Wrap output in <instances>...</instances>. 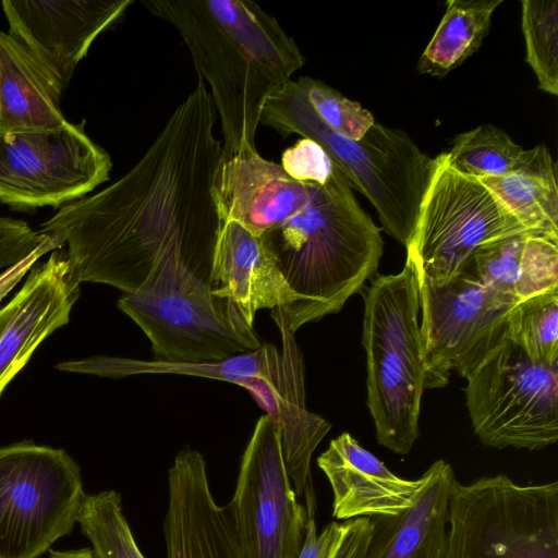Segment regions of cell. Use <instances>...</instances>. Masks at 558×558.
I'll return each mask as SVG.
<instances>
[{"label": "cell", "instance_id": "cell-6", "mask_svg": "<svg viewBox=\"0 0 558 558\" xmlns=\"http://www.w3.org/2000/svg\"><path fill=\"white\" fill-rule=\"evenodd\" d=\"M420 287L405 260L396 275L378 276L364 298L367 407L379 445L407 454L420 436L426 367L420 335Z\"/></svg>", "mask_w": 558, "mask_h": 558}, {"label": "cell", "instance_id": "cell-16", "mask_svg": "<svg viewBox=\"0 0 558 558\" xmlns=\"http://www.w3.org/2000/svg\"><path fill=\"white\" fill-rule=\"evenodd\" d=\"M162 531L167 558H243L227 507L210 489L205 458L189 447L168 471Z\"/></svg>", "mask_w": 558, "mask_h": 558}, {"label": "cell", "instance_id": "cell-32", "mask_svg": "<svg viewBox=\"0 0 558 558\" xmlns=\"http://www.w3.org/2000/svg\"><path fill=\"white\" fill-rule=\"evenodd\" d=\"M280 165L288 174L303 182H322L336 167L323 147L308 138H302L286 149Z\"/></svg>", "mask_w": 558, "mask_h": 558}, {"label": "cell", "instance_id": "cell-22", "mask_svg": "<svg viewBox=\"0 0 558 558\" xmlns=\"http://www.w3.org/2000/svg\"><path fill=\"white\" fill-rule=\"evenodd\" d=\"M460 272L519 303L558 288V236L529 232L494 241Z\"/></svg>", "mask_w": 558, "mask_h": 558}, {"label": "cell", "instance_id": "cell-27", "mask_svg": "<svg viewBox=\"0 0 558 558\" xmlns=\"http://www.w3.org/2000/svg\"><path fill=\"white\" fill-rule=\"evenodd\" d=\"M524 150L502 130L482 124L460 133L447 153L449 165L457 171L475 177H500L517 170Z\"/></svg>", "mask_w": 558, "mask_h": 558}, {"label": "cell", "instance_id": "cell-9", "mask_svg": "<svg viewBox=\"0 0 558 558\" xmlns=\"http://www.w3.org/2000/svg\"><path fill=\"white\" fill-rule=\"evenodd\" d=\"M85 495L63 449L28 441L0 448V558H38L72 532Z\"/></svg>", "mask_w": 558, "mask_h": 558}, {"label": "cell", "instance_id": "cell-23", "mask_svg": "<svg viewBox=\"0 0 558 558\" xmlns=\"http://www.w3.org/2000/svg\"><path fill=\"white\" fill-rule=\"evenodd\" d=\"M59 90L25 48L0 32V134L57 129L69 121Z\"/></svg>", "mask_w": 558, "mask_h": 558}, {"label": "cell", "instance_id": "cell-2", "mask_svg": "<svg viewBox=\"0 0 558 558\" xmlns=\"http://www.w3.org/2000/svg\"><path fill=\"white\" fill-rule=\"evenodd\" d=\"M184 40L219 116L223 156L257 151L267 99L305 58L278 21L250 0H142Z\"/></svg>", "mask_w": 558, "mask_h": 558}, {"label": "cell", "instance_id": "cell-33", "mask_svg": "<svg viewBox=\"0 0 558 558\" xmlns=\"http://www.w3.org/2000/svg\"><path fill=\"white\" fill-rule=\"evenodd\" d=\"M46 236L23 220L0 217V270L26 257Z\"/></svg>", "mask_w": 558, "mask_h": 558}, {"label": "cell", "instance_id": "cell-31", "mask_svg": "<svg viewBox=\"0 0 558 558\" xmlns=\"http://www.w3.org/2000/svg\"><path fill=\"white\" fill-rule=\"evenodd\" d=\"M318 118L335 133L361 140L375 123L373 114L359 102L308 76L299 77Z\"/></svg>", "mask_w": 558, "mask_h": 558}, {"label": "cell", "instance_id": "cell-10", "mask_svg": "<svg viewBox=\"0 0 558 558\" xmlns=\"http://www.w3.org/2000/svg\"><path fill=\"white\" fill-rule=\"evenodd\" d=\"M466 380L472 427L485 446L541 450L558 440V363H536L507 339Z\"/></svg>", "mask_w": 558, "mask_h": 558}, {"label": "cell", "instance_id": "cell-18", "mask_svg": "<svg viewBox=\"0 0 558 558\" xmlns=\"http://www.w3.org/2000/svg\"><path fill=\"white\" fill-rule=\"evenodd\" d=\"M209 270L213 294L250 326L259 310H276L287 319L300 302L260 236L236 221L221 223Z\"/></svg>", "mask_w": 558, "mask_h": 558}, {"label": "cell", "instance_id": "cell-15", "mask_svg": "<svg viewBox=\"0 0 558 558\" xmlns=\"http://www.w3.org/2000/svg\"><path fill=\"white\" fill-rule=\"evenodd\" d=\"M80 284L62 247L34 266L22 289L0 310V395L35 349L69 323Z\"/></svg>", "mask_w": 558, "mask_h": 558}, {"label": "cell", "instance_id": "cell-24", "mask_svg": "<svg viewBox=\"0 0 558 558\" xmlns=\"http://www.w3.org/2000/svg\"><path fill=\"white\" fill-rule=\"evenodd\" d=\"M281 354L272 344L217 362L180 363L161 360L143 361L126 357L93 356L63 362L57 368L64 372L124 377L140 374H175L232 383L244 388L248 383L271 377L279 368Z\"/></svg>", "mask_w": 558, "mask_h": 558}, {"label": "cell", "instance_id": "cell-21", "mask_svg": "<svg viewBox=\"0 0 558 558\" xmlns=\"http://www.w3.org/2000/svg\"><path fill=\"white\" fill-rule=\"evenodd\" d=\"M422 476L424 482L413 506L395 517L372 519L374 527L365 558H445L454 471L439 459Z\"/></svg>", "mask_w": 558, "mask_h": 558}, {"label": "cell", "instance_id": "cell-34", "mask_svg": "<svg viewBox=\"0 0 558 558\" xmlns=\"http://www.w3.org/2000/svg\"><path fill=\"white\" fill-rule=\"evenodd\" d=\"M373 527L368 517L345 520L329 558H365Z\"/></svg>", "mask_w": 558, "mask_h": 558}, {"label": "cell", "instance_id": "cell-35", "mask_svg": "<svg viewBox=\"0 0 558 558\" xmlns=\"http://www.w3.org/2000/svg\"><path fill=\"white\" fill-rule=\"evenodd\" d=\"M306 532L296 558H329L341 532V523L330 522L317 534L315 513H306Z\"/></svg>", "mask_w": 558, "mask_h": 558}, {"label": "cell", "instance_id": "cell-20", "mask_svg": "<svg viewBox=\"0 0 558 558\" xmlns=\"http://www.w3.org/2000/svg\"><path fill=\"white\" fill-rule=\"evenodd\" d=\"M317 464L332 490V515L344 521L398 515L413 506L424 482L397 476L349 433L332 439Z\"/></svg>", "mask_w": 558, "mask_h": 558}, {"label": "cell", "instance_id": "cell-13", "mask_svg": "<svg viewBox=\"0 0 558 558\" xmlns=\"http://www.w3.org/2000/svg\"><path fill=\"white\" fill-rule=\"evenodd\" d=\"M243 558H296L306 509L287 474L277 423L262 415L242 456L233 497L226 506Z\"/></svg>", "mask_w": 558, "mask_h": 558}, {"label": "cell", "instance_id": "cell-3", "mask_svg": "<svg viewBox=\"0 0 558 558\" xmlns=\"http://www.w3.org/2000/svg\"><path fill=\"white\" fill-rule=\"evenodd\" d=\"M307 205L280 227L260 235L300 302L283 319L294 335L303 325L339 312L376 272L384 251L380 229L356 201L336 166L322 182H311Z\"/></svg>", "mask_w": 558, "mask_h": 558}, {"label": "cell", "instance_id": "cell-14", "mask_svg": "<svg viewBox=\"0 0 558 558\" xmlns=\"http://www.w3.org/2000/svg\"><path fill=\"white\" fill-rule=\"evenodd\" d=\"M133 0H4L9 34L63 93L95 39Z\"/></svg>", "mask_w": 558, "mask_h": 558}, {"label": "cell", "instance_id": "cell-7", "mask_svg": "<svg viewBox=\"0 0 558 558\" xmlns=\"http://www.w3.org/2000/svg\"><path fill=\"white\" fill-rule=\"evenodd\" d=\"M445 558H558L557 481L521 485L504 474L457 481Z\"/></svg>", "mask_w": 558, "mask_h": 558}, {"label": "cell", "instance_id": "cell-17", "mask_svg": "<svg viewBox=\"0 0 558 558\" xmlns=\"http://www.w3.org/2000/svg\"><path fill=\"white\" fill-rule=\"evenodd\" d=\"M312 183L292 178L258 151L222 156L214 179V198L221 223L236 221L260 236L302 210Z\"/></svg>", "mask_w": 558, "mask_h": 558}, {"label": "cell", "instance_id": "cell-30", "mask_svg": "<svg viewBox=\"0 0 558 558\" xmlns=\"http://www.w3.org/2000/svg\"><path fill=\"white\" fill-rule=\"evenodd\" d=\"M521 27L525 61L538 88L558 95V0H522Z\"/></svg>", "mask_w": 558, "mask_h": 558}, {"label": "cell", "instance_id": "cell-4", "mask_svg": "<svg viewBox=\"0 0 558 558\" xmlns=\"http://www.w3.org/2000/svg\"><path fill=\"white\" fill-rule=\"evenodd\" d=\"M260 123L284 137L299 134L320 145L352 189L371 202L384 230L408 246L437 156L421 150L404 131L376 122L357 141L335 133L312 108L299 78L267 99Z\"/></svg>", "mask_w": 558, "mask_h": 558}, {"label": "cell", "instance_id": "cell-1", "mask_svg": "<svg viewBox=\"0 0 558 558\" xmlns=\"http://www.w3.org/2000/svg\"><path fill=\"white\" fill-rule=\"evenodd\" d=\"M206 85L174 109L141 159L100 192L61 207L40 232L58 236L78 281L136 291L177 241L214 245V179L223 156Z\"/></svg>", "mask_w": 558, "mask_h": 558}, {"label": "cell", "instance_id": "cell-12", "mask_svg": "<svg viewBox=\"0 0 558 558\" xmlns=\"http://www.w3.org/2000/svg\"><path fill=\"white\" fill-rule=\"evenodd\" d=\"M84 125L0 134V203L61 208L108 181L111 158Z\"/></svg>", "mask_w": 558, "mask_h": 558}, {"label": "cell", "instance_id": "cell-26", "mask_svg": "<svg viewBox=\"0 0 558 558\" xmlns=\"http://www.w3.org/2000/svg\"><path fill=\"white\" fill-rule=\"evenodd\" d=\"M504 0H448L445 14L417 62V71L441 78L474 54Z\"/></svg>", "mask_w": 558, "mask_h": 558}, {"label": "cell", "instance_id": "cell-11", "mask_svg": "<svg viewBox=\"0 0 558 558\" xmlns=\"http://www.w3.org/2000/svg\"><path fill=\"white\" fill-rule=\"evenodd\" d=\"M421 348L426 389L448 384L450 371L465 379L505 340L514 304L460 272L448 280H418Z\"/></svg>", "mask_w": 558, "mask_h": 558}, {"label": "cell", "instance_id": "cell-25", "mask_svg": "<svg viewBox=\"0 0 558 558\" xmlns=\"http://www.w3.org/2000/svg\"><path fill=\"white\" fill-rule=\"evenodd\" d=\"M480 180L527 229L558 236L557 165L544 144L525 149L517 170Z\"/></svg>", "mask_w": 558, "mask_h": 558}, {"label": "cell", "instance_id": "cell-28", "mask_svg": "<svg viewBox=\"0 0 558 558\" xmlns=\"http://www.w3.org/2000/svg\"><path fill=\"white\" fill-rule=\"evenodd\" d=\"M507 338L536 363H558V288L514 304Z\"/></svg>", "mask_w": 558, "mask_h": 558}, {"label": "cell", "instance_id": "cell-29", "mask_svg": "<svg viewBox=\"0 0 558 558\" xmlns=\"http://www.w3.org/2000/svg\"><path fill=\"white\" fill-rule=\"evenodd\" d=\"M95 558H145L122 512L114 490L85 495L77 517Z\"/></svg>", "mask_w": 558, "mask_h": 558}, {"label": "cell", "instance_id": "cell-8", "mask_svg": "<svg viewBox=\"0 0 558 558\" xmlns=\"http://www.w3.org/2000/svg\"><path fill=\"white\" fill-rule=\"evenodd\" d=\"M423 198L407 260L418 280L441 282L459 274L484 245L527 229L480 179L452 168L447 153ZM541 233V232H539Z\"/></svg>", "mask_w": 558, "mask_h": 558}, {"label": "cell", "instance_id": "cell-19", "mask_svg": "<svg viewBox=\"0 0 558 558\" xmlns=\"http://www.w3.org/2000/svg\"><path fill=\"white\" fill-rule=\"evenodd\" d=\"M282 338L278 371L244 388L278 425L284 468L296 497L313 488L311 458L331 425L305 407L303 366L293 333L276 322Z\"/></svg>", "mask_w": 558, "mask_h": 558}, {"label": "cell", "instance_id": "cell-5", "mask_svg": "<svg viewBox=\"0 0 558 558\" xmlns=\"http://www.w3.org/2000/svg\"><path fill=\"white\" fill-rule=\"evenodd\" d=\"M213 251V245L174 242L145 282L119 299V308L144 331L157 360L217 362L263 345L253 326L231 313L194 271L191 264H210Z\"/></svg>", "mask_w": 558, "mask_h": 558}, {"label": "cell", "instance_id": "cell-37", "mask_svg": "<svg viewBox=\"0 0 558 558\" xmlns=\"http://www.w3.org/2000/svg\"><path fill=\"white\" fill-rule=\"evenodd\" d=\"M48 558H95L92 548L51 551Z\"/></svg>", "mask_w": 558, "mask_h": 558}, {"label": "cell", "instance_id": "cell-36", "mask_svg": "<svg viewBox=\"0 0 558 558\" xmlns=\"http://www.w3.org/2000/svg\"><path fill=\"white\" fill-rule=\"evenodd\" d=\"M46 235V239L33 252L0 275V301L21 281L40 257L63 247V242L58 236Z\"/></svg>", "mask_w": 558, "mask_h": 558}]
</instances>
